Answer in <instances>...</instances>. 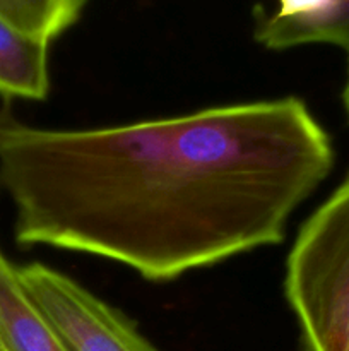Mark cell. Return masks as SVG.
I'll return each mask as SVG.
<instances>
[{"label": "cell", "instance_id": "ba28073f", "mask_svg": "<svg viewBox=\"0 0 349 351\" xmlns=\"http://www.w3.org/2000/svg\"><path fill=\"white\" fill-rule=\"evenodd\" d=\"M322 45H334L342 48L349 57V0H341L334 19L325 29Z\"/></svg>", "mask_w": 349, "mask_h": 351}, {"label": "cell", "instance_id": "52a82bcc", "mask_svg": "<svg viewBox=\"0 0 349 351\" xmlns=\"http://www.w3.org/2000/svg\"><path fill=\"white\" fill-rule=\"evenodd\" d=\"M88 0H0V17L29 36L51 43L70 29Z\"/></svg>", "mask_w": 349, "mask_h": 351}, {"label": "cell", "instance_id": "5b68a950", "mask_svg": "<svg viewBox=\"0 0 349 351\" xmlns=\"http://www.w3.org/2000/svg\"><path fill=\"white\" fill-rule=\"evenodd\" d=\"M50 43L23 33L0 17V96L43 101L50 93Z\"/></svg>", "mask_w": 349, "mask_h": 351}, {"label": "cell", "instance_id": "6da1fadb", "mask_svg": "<svg viewBox=\"0 0 349 351\" xmlns=\"http://www.w3.org/2000/svg\"><path fill=\"white\" fill-rule=\"evenodd\" d=\"M332 168L331 137L296 96L96 129L34 127L0 108L16 242L153 283L279 245Z\"/></svg>", "mask_w": 349, "mask_h": 351}, {"label": "cell", "instance_id": "3957f363", "mask_svg": "<svg viewBox=\"0 0 349 351\" xmlns=\"http://www.w3.org/2000/svg\"><path fill=\"white\" fill-rule=\"evenodd\" d=\"M16 273L68 351H157L123 312L74 278L41 263L16 267Z\"/></svg>", "mask_w": 349, "mask_h": 351}, {"label": "cell", "instance_id": "9c48e42d", "mask_svg": "<svg viewBox=\"0 0 349 351\" xmlns=\"http://www.w3.org/2000/svg\"><path fill=\"white\" fill-rule=\"evenodd\" d=\"M342 106H344V112L346 115H348V122H349V62H348V74H346L344 88H342Z\"/></svg>", "mask_w": 349, "mask_h": 351}, {"label": "cell", "instance_id": "7a4b0ae2", "mask_svg": "<svg viewBox=\"0 0 349 351\" xmlns=\"http://www.w3.org/2000/svg\"><path fill=\"white\" fill-rule=\"evenodd\" d=\"M284 295L307 351H349V175L303 223Z\"/></svg>", "mask_w": 349, "mask_h": 351}, {"label": "cell", "instance_id": "30bf717a", "mask_svg": "<svg viewBox=\"0 0 349 351\" xmlns=\"http://www.w3.org/2000/svg\"><path fill=\"white\" fill-rule=\"evenodd\" d=\"M0 351H3V350H2V346H0Z\"/></svg>", "mask_w": 349, "mask_h": 351}, {"label": "cell", "instance_id": "8992f818", "mask_svg": "<svg viewBox=\"0 0 349 351\" xmlns=\"http://www.w3.org/2000/svg\"><path fill=\"white\" fill-rule=\"evenodd\" d=\"M341 0H277L274 12H255V40L269 50L322 43Z\"/></svg>", "mask_w": 349, "mask_h": 351}, {"label": "cell", "instance_id": "277c9868", "mask_svg": "<svg viewBox=\"0 0 349 351\" xmlns=\"http://www.w3.org/2000/svg\"><path fill=\"white\" fill-rule=\"evenodd\" d=\"M0 346L3 351H68L24 293L16 266L0 252Z\"/></svg>", "mask_w": 349, "mask_h": 351}]
</instances>
